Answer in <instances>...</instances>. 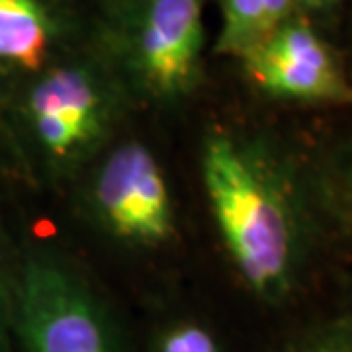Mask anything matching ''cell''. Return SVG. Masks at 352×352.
Segmentation results:
<instances>
[{"mask_svg":"<svg viewBox=\"0 0 352 352\" xmlns=\"http://www.w3.org/2000/svg\"><path fill=\"white\" fill-rule=\"evenodd\" d=\"M200 176L243 288L258 302H284L296 280L298 229L263 149L239 129L210 127L201 138Z\"/></svg>","mask_w":352,"mask_h":352,"instance_id":"6da1fadb","label":"cell"},{"mask_svg":"<svg viewBox=\"0 0 352 352\" xmlns=\"http://www.w3.org/2000/svg\"><path fill=\"white\" fill-rule=\"evenodd\" d=\"M129 102L118 73L90 61H61L30 76L6 110L32 173L65 180L116 139Z\"/></svg>","mask_w":352,"mask_h":352,"instance_id":"7a4b0ae2","label":"cell"},{"mask_svg":"<svg viewBox=\"0 0 352 352\" xmlns=\"http://www.w3.org/2000/svg\"><path fill=\"white\" fill-rule=\"evenodd\" d=\"M12 342L14 352H135V340L98 286L47 249L18 258Z\"/></svg>","mask_w":352,"mask_h":352,"instance_id":"3957f363","label":"cell"},{"mask_svg":"<svg viewBox=\"0 0 352 352\" xmlns=\"http://www.w3.org/2000/svg\"><path fill=\"white\" fill-rule=\"evenodd\" d=\"M80 175L88 217L110 239L141 251L161 249L175 239V198L149 145L113 139Z\"/></svg>","mask_w":352,"mask_h":352,"instance_id":"277c9868","label":"cell"},{"mask_svg":"<svg viewBox=\"0 0 352 352\" xmlns=\"http://www.w3.org/2000/svg\"><path fill=\"white\" fill-rule=\"evenodd\" d=\"M201 0H139L122 36V73L131 100L176 106L201 78Z\"/></svg>","mask_w":352,"mask_h":352,"instance_id":"5b68a950","label":"cell"},{"mask_svg":"<svg viewBox=\"0 0 352 352\" xmlns=\"http://www.w3.org/2000/svg\"><path fill=\"white\" fill-rule=\"evenodd\" d=\"M241 59L252 82L270 96L317 104L352 102V88L337 59L305 22L288 18Z\"/></svg>","mask_w":352,"mask_h":352,"instance_id":"8992f818","label":"cell"},{"mask_svg":"<svg viewBox=\"0 0 352 352\" xmlns=\"http://www.w3.org/2000/svg\"><path fill=\"white\" fill-rule=\"evenodd\" d=\"M57 25L41 0H0V67L36 75L50 65Z\"/></svg>","mask_w":352,"mask_h":352,"instance_id":"52a82bcc","label":"cell"},{"mask_svg":"<svg viewBox=\"0 0 352 352\" xmlns=\"http://www.w3.org/2000/svg\"><path fill=\"white\" fill-rule=\"evenodd\" d=\"M135 352H233V346L214 317L194 309H168L153 319Z\"/></svg>","mask_w":352,"mask_h":352,"instance_id":"ba28073f","label":"cell"},{"mask_svg":"<svg viewBox=\"0 0 352 352\" xmlns=\"http://www.w3.org/2000/svg\"><path fill=\"white\" fill-rule=\"evenodd\" d=\"M294 0H221L223 25L215 50L243 57L289 18Z\"/></svg>","mask_w":352,"mask_h":352,"instance_id":"9c48e42d","label":"cell"},{"mask_svg":"<svg viewBox=\"0 0 352 352\" xmlns=\"http://www.w3.org/2000/svg\"><path fill=\"white\" fill-rule=\"evenodd\" d=\"M18 258H14L8 239L0 227V352H14L12 315L14 284Z\"/></svg>","mask_w":352,"mask_h":352,"instance_id":"30bf717a","label":"cell"},{"mask_svg":"<svg viewBox=\"0 0 352 352\" xmlns=\"http://www.w3.org/2000/svg\"><path fill=\"white\" fill-rule=\"evenodd\" d=\"M32 178V166L16 139L6 104H0V180L30 182Z\"/></svg>","mask_w":352,"mask_h":352,"instance_id":"8fae6325","label":"cell"},{"mask_svg":"<svg viewBox=\"0 0 352 352\" xmlns=\"http://www.w3.org/2000/svg\"><path fill=\"white\" fill-rule=\"evenodd\" d=\"M300 352H352V346H349L344 340H323L311 346H305Z\"/></svg>","mask_w":352,"mask_h":352,"instance_id":"7c38bea8","label":"cell"},{"mask_svg":"<svg viewBox=\"0 0 352 352\" xmlns=\"http://www.w3.org/2000/svg\"><path fill=\"white\" fill-rule=\"evenodd\" d=\"M333 2H337V0H294V4H300L305 8H325V6H331Z\"/></svg>","mask_w":352,"mask_h":352,"instance_id":"4fadbf2b","label":"cell"}]
</instances>
